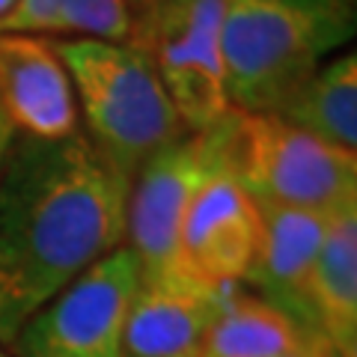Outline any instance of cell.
I'll return each mask as SVG.
<instances>
[{
	"label": "cell",
	"instance_id": "cell-1",
	"mask_svg": "<svg viewBox=\"0 0 357 357\" xmlns=\"http://www.w3.org/2000/svg\"><path fill=\"white\" fill-rule=\"evenodd\" d=\"M131 178L84 134H15L0 164V345L126 241Z\"/></svg>",
	"mask_w": 357,
	"mask_h": 357
},
{
	"label": "cell",
	"instance_id": "cell-2",
	"mask_svg": "<svg viewBox=\"0 0 357 357\" xmlns=\"http://www.w3.org/2000/svg\"><path fill=\"white\" fill-rule=\"evenodd\" d=\"M351 42L357 0H227L223 63L232 110L280 114Z\"/></svg>",
	"mask_w": 357,
	"mask_h": 357
},
{
	"label": "cell",
	"instance_id": "cell-3",
	"mask_svg": "<svg viewBox=\"0 0 357 357\" xmlns=\"http://www.w3.org/2000/svg\"><path fill=\"white\" fill-rule=\"evenodd\" d=\"M54 45L72 77L89 140L128 178L149 155L188 134L137 45L128 39H66Z\"/></svg>",
	"mask_w": 357,
	"mask_h": 357
},
{
	"label": "cell",
	"instance_id": "cell-4",
	"mask_svg": "<svg viewBox=\"0 0 357 357\" xmlns=\"http://www.w3.org/2000/svg\"><path fill=\"white\" fill-rule=\"evenodd\" d=\"M227 167L256 203L333 215L357 203V152L280 114H232Z\"/></svg>",
	"mask_w": 357,
	"mask_h": 357
},
{
	"label": "cell",
	"instance_id": "cell-5",
	"mask_svg": "<svg viewBox=\"0 0 357 357\" xmlns=\"http://www.w3.org/2000/svg\"><path fill=\"white\" fill-rule=\"evenodd\" d=\"M232 114L206 131L176 137L134 173L126 238L140 262L143 283L197 280L182 262V227L197 191L227 161Z\"/></svg>",
	"mask_w": 357,
	"mask_h": 357
},
{
	"label": "cell",
	"instance_id": "cell-6",
	"mask_svg": "<svg viewBox=\"0 0 357 357\" xmlns=\"http://www.w3.org/2000/svg\"><path fill=\"white\" fill-rule=\"evenodd\" d=\"M223 9L227 0H164L131 21L128 42L146 54L188 131H206L232 114Z\"/></svg>",
	"mask_w": 357,
	"mask_h": 357
},
{
	"label": "cell",
	"instance_id": "cell-7",
	"mask_svg": "<svg viewBox=\"0 0 357 357\" xmlns=\"http://www.w3.org/2000/svg\"><path fill=\"white\" fill-rule=\"evenodd\" d=\"M137 283L140 262L122 244L33 312L13 340L15 357H126L122 333Z\"/></svg>",
	"mask_w": 357,
	"mask_h": 357
},
{
	"label": "cell",
	"instance_id": "cell-8",
	"mask_svg": "<svg viewBox=\"0 0 357 357\" xmlns=\"http://www.w3.org/2000/svg\"><path fill=\"white\" fill-rule=\"evenodd\" d=\"M262 248V208L223 161L191 199L182 262L208 286L248 283Z\"/></svg>",
	"mask_w": 357,
	"mask_h": 357
},
{
	"label": "cell",
	"instance_id": "cell-9",
	"mask_svg": "<svg viewBox=\"0 0 357 357\" xmlns=\"http://www.w3.org/2000/svg\"><path fill=\"white\" fill-rule=\"evenodd\" d=\"M0 114L30 140L77 134V98L57 45L33 33H0Z\"/></svg>",
	"mask_w": 357,
	"mask_h": 357
},
{
	"label": "cell",
	"instance_id": "cell-10",
	"mask_svg": "<svg viewBox=\"0 0 357 357\" xmlns=\"http://www.w3.org/2000/svg\"><path fill=\"white\" fill-rule=\"evenodd\" d=\"M236 289L203 280H140L126 316L122 351L126 357H197Z\"/></svg>",
	"mask_w": 357,
	"mask_h": 357
},
{
	"label": "cell",
	"instance_id": "cell-11",
	"mask_svg": "<svg viewBox=\"0 0 357 357\" xmlns=\"http://www.w3.org/2000/svg\"><path fill=\"white\" fill-rule=\"evenodd\" d=\"M259 208L262 248L248 280L256 289L253 295L280 307L307 331L319 333L316 310H312V271H316L331 215L265 203H259Z\"/></svg>",
	"mask_w": 357,
	"mask_h": 357
},
{
	"label": "cell",
	"instance_id": "cell-12",
	"mask_svg": "<svg viewBox=\"0 0 357 357\" xmlns=\"http://www.w3.org/2000/svg\"><path fill=\"white\" fill-rule=\"evenodd\" d=\"M197 357H340L319 333L298 325L280 307L236 289Z\"/></svg>",
	"mask_w": 357,
	"mask_h": 357
},
{
	"label": "cell",
	"instance_id": "cell-13",
	"mask_svg": "<svg viewBox=\"0 0 357 357\" xmlns=\"http://www.w3.org/2000/svg\"><path fill=\"white\" fill-rule=\"evenodd\" d=\"M312 310L333 351L357 337V203L333 211L312 271Z\"/></svg>",
	"mask_w": 357,
	"mask_h": 357
},
{
	"label": "cell",
	"instance_id": "cell-14",
	"mask_svg": "<svg viewBox=\"0 0 357 357\" xmlns=\"http://www.w3.org/2000/svg\"><path fill=\"white\" fill-rule=\"evenodd\" d=\"M280 116L357 152V42L340 51L289 102Z\"/></svg>",
	"mask_w": 357,
	"mask_h": 357
},
{
	"label": "cell",
	"instance_id": "cell-15",
	"mask_svg": "<svg viewBox=\"0 0 357 357\" xmlns=\"http://www.w3.org/2000/svg\"><path fill=\"white\" fill-rule=\"evenodd\" d=\"M60 33L77 39L126 42L131 33L128 0H69L63 9Z\"/></svg>",
	"mask_w": 357,
	"mask_h": 357
},
{
	"label": "cell",
	"instance_id": "cell-16",
	"mask_svg": "<svg viewBox=\"0 0 357 357\" xmlns=\"http://www.w3.org/2000/svg\"><path fill=\"white\" fill-rule=\"evenodd\" d=\"M66 3L69 0H18L15 13L0 24V33H60Z\"/></svg>",
	"mask_w": 357,
	"mask_h": 357
},
{
	"label": "cell",
	"instance_id": "cell-17",
	"mask_svg": "<svg viewBox=\"0 0 357 357\" xmlns=\"http://www.w3.org/2000/svg\"><path fill=\"white\" fill-rule=\"evenodd\" d=\"M13 140H15V128L9 126V119L3 114H0V164H3L9 146H13Z\"/></svg>",
	"mask_w": 357,
	"mask_h": 357
},
{
	"label": "cell",
	"instance_id": "cell-18",
	"mask_svg": "<svg viewBox=\"0 0 357 357\" xmlns=\"http://www.w3.org/2000/svg\"><path fill=\"white\" fill-rule=\"evenodd\" d=\"M15 6H18V0H0V24L15 13Z\"/></svg>",
	"mask_w": 357,
	"mask_h": 357
},
{
	"label": "cell",
	"instance_id": "cell-19",
	"mask_svg": "<svg viewBox=\"0 0 357 357\" xmlns=\"http://www.w3.org/2000/svg\"><path fill=\"white\" fill-rule=\"evenodd\" d=\"M340 357H357V337H354V340H351V342L340 351Z\"/></svg>",
	"mask_w": 357,
	"mask_h": 357
},
{
	"label": "cell",
	"instance_id": "cell-20",
	"mask_svg": "<svg viewBox=\"0 0 357 357\" xmlns=\"http://www.w3.org/2000/svg\"><path fill=\"white\" fill-rule=\"evenodd\" d=\"M131 3H140V6H152V3H164V0H131Z\"/></svg>",
	"mask_w": 357,
	"mask_h": 357
},
{
	"label": "cell",
	"instance_id": "cell-21",
	"mask_svg": "<svg viewBox=\"0 0 357 357\" xmlns=\"http://www.w3.org/2000/svg\"><path fill=\"white\" fill-rule=\"evenodd\" d=\"M0 357H9V354H6V351H3V349H0Z\"/></svg>",
	"mask_w": 357,
	"mask_h": 357
}]
</instances>
